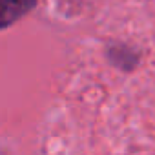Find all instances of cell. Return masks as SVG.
Here are the masks:
<instances>
[{"label": "cell", "instance_id": "1", "mask_svg": "<svg viewBox=\"0 0 155 155\" xmlns=\"http://www.w3.org/2000/svg\"><path fill=\"white\" fill-rule=\"evenodd\" d=\"M37 0H2V28L11 26L15 20L29 13Z\"/></svg>", "mask_w": 155, "mask_h": 155}]
</instances>
